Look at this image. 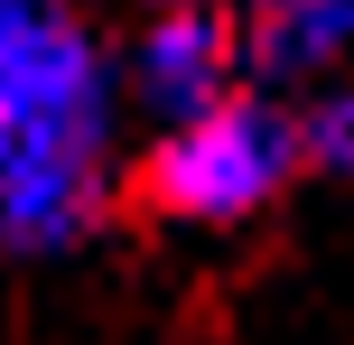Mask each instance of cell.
Listing matches in <instances>:
<instances>
[{
    "mask_svg": "<svg viewBox=\"0 0 354 345\" xmlns=\"http://www.w3.org/2000/svg\"><path fill=\"white\" fill-rule=\"evenodd\" d=\"M112 196V56L75 0H0V252H75Z\"/></svg>",
    "mask_w": 354,
    "mask_h": 345,
    "instance_id": "6da1fadb",
    "label": "cell"
},
{
    "mask_svg": "<svg viewBox=\"0 0 354 345\" xmlns=\"http://www.w3.org/2000/svg\"><path fill=\"white\" fill-rule=\"evenodd\" d=\"M289 168H299L289 112L233 93V103L177 122L168 140L149 149V205L177 215V224H243V215H261L289 187Z\"/></svg>",
    "mask_w": 354,
    "mask_h": 345,
    "instance_id": "7a4b0ae2",
    "label": "cell"
},
{
    "mask_svg": "<svg viewBox=\"0 0 354 345\" xmlns=\"http://www.w3.org/2000/svg\"><path fill=\"white\" fill-rule=\"evenodd\" d=\"M131 93H140L149 112H168L177 122H196V112L233 103V75H243V37L224 28L214 10H159L140 37H131Z\"/></svg>",
    "mask_w": 354,
    "mask_h": 345,
    "instance_id": "3957f363",
    "label": "cell"
},
{
    "mask_svg": "<svg viewBox=\"0 0 354 345\" xmlns=\"http://www.w3.org/2000/svg\"><path fill=\"white\" fill-rule=\"evenodd\" d=\"M243 56L270 84H336L354 66V0H261Z\"/></svg>",
    "mask_w": 354,
    "mask_h": 345,
    "instance_id": "277c9868",
    "label": "cell"
},
{
    "mask_svg": "<svg viewBox=\"0 0 354 345\" xmlns=\"http://www.w3.org/2000/svg\"><path fill=\"white\" fill-rule=\"evenodd\" d=\"M308 149H317L326 168H354V66L317 93V112H308Z\"/></svg>",
    "mask_w": 354,
    "mask_h": 345,
    "instance_id": "5b68a950",
    "label": "cell"
},
{
    "mask_svg": "<svg viewBox=\"0 0 354 345\" xmlns=\"http://www.w3.org/2000/svg\"><path fill=\"white\" fill-rule=\"evenodd\" d=\"M159 10H214V0H159Z\"/></svg>",
    "mask_w": 354,
    "mask_h": 345,
    "instance_id": "8992f818",
    "label": "cell"
}]
</instances>
